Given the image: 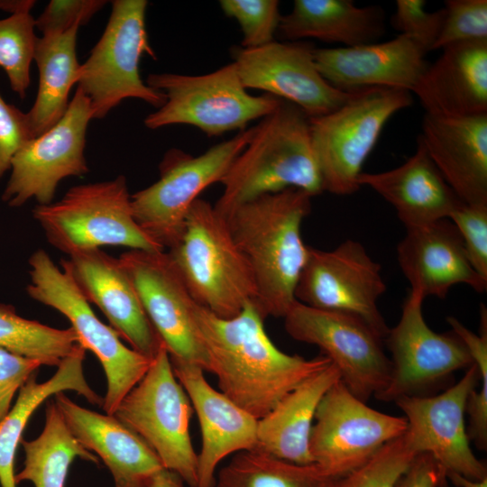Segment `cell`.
<instances>
[{
  "label": "cell",
  "instance_id": "cell-1",
  "mask_svg": "<svg viewBox=\"0 0 487 487\" xmlns=\"http://www.w3.org/2000/svg\"><path fill=\"white\" fill-rule=\"evenodd\" d=\"M192 317L220 391L260 419L289 391L332 363L326 355L307 359L280 350L264 329L253 301L222 318L193 303Z\"/></svg>",
  "mask_w": 487,
  "mask_h": 487
},
{
  "label": "cell",
  "instance_id": "cell-2",
  "mask_svg": "<svg viewBox=\"0 0 487 487\" xmlns=\"http://www.w3.org/2000/svg\"><path fill=\"white\" fill-rule=\"evenodd\" d=\"M311 198L301 189L287 188L248 201L225 217L253 270V303L264 318L284 317L296 301L308 253L301 225L310 213Z\"/></svg>",
  "mask_w": 487,
  "mask_h": 487
},
{
  "label": "cell",
  "instance_id": "cell-3",
  "mask_svg": "<svg viewBox=\"0 0 487 487\" xmlns=\"http://www.w3.org/2000/svg\"><path fill=\"white\" fill-rule=\"evenodd\" d=\"M220 183L224 191L214 207L224 217L265 194L291 188L311 197L324 192L311 144L309 117L281 99L255 125L251 140Z\"/></svg>",
  "mask_w": 487,
  "mask_h": 487
},
{
  "label": "cell",
  "instance_id": "cell-4",
  "mask_svg": "<svg viewBox=\"0 0 487 487\" xmlns=\"http://www.w3.org/2000/svg\"><path fill=\"white\" fill-rule=\"evenodd\" d=\"M168 253L194 302L216 316L235 317L255 300L251 265L209 202L198 198L192 204L181 238Z\"/></svg>",
  "mask_w": 487,
  "mask_h": 487
},
{
  "label": "cell",
  "instance_id": "cell-5",
  "mask_svg": "<svg viewBox=\"0 0 487 487\" xmlns=\"http://www.w3.org/2000/svg\"><path fill=\"white\" fill-rule=\"evenodd\" d=\"M49 244L70 255L105 245L164 251L135 222L123 175L70 188L61 199L32 211Z\"/></svg>",
  "mask_w": 487,
  "mask_h": 487
},
{
  "label": "cell",
  "instance_id": "cell-6",
  "mask_svg": "<svg viewBox=\"0 0 487 487\" xmlns=\"http://www.w3.org/2000/svg\"><path fill=\"white\" fill-rule=\"evenodd\" d=\"M411 92L372 87L357 90L336 110L309 118L311 144L323 190L345 196L358 191L367 157L387 122L411 106Z\"/></svg>",
  "mask_w": 487,
  "mask_h": 487
},
{
  "label": "cell",
  "instance_id": "cell-7",
  "mask_svg": "<svg viewBox=\"0 0 487 487\" xmlns=\"http://www.w3.org/2000/svg\"><path fill=\"white\" fill-rule=\"evenodd\" d=\"M146 84L166 96L164 105L143 121L152 130L188 124L207 136L240 132L270 115L281 101L269 94H249L234 62L204 75L150 74Z\"/></svg>",
  "mask_w": 487,
  "mask_h": 487
},
{
  "label": "cell",
  "instance_id": "cell-8",
  "mask_svg": "<svg viewBox=\"0 0 487 487\" xmlns=\"http://www.w3.org/2000/svg\"><path fill=\"white\" fill-rule=\"evenodd\" d=\"M29 265L27 294L64 315L78 344L97 357L107 381L103 409L114 415L124 397L145 374L152 360L124 345L117 333L99 320L69 270L62 265L60 269L43 249L31 255Z\"/></svg>",
  "mask_w": 487,
  "mask_h": 487
},
{
  "label": "cell",
  "instance_id": "cell-9",
  "mask_svg": "<svg viewBox=\"0 0 487 487\" xmlns=\"http://www.w3.org/2000/svg\"><path fill=\"white\" fill-rule=\"evenodd\" d=\"M255 126L240 131L198 156L170 149L160 163V178L131 195L133 218L163 250L181 238L192 204L210 185L221 181L251 140Z\"/></svg>",
  "mask_w": 487,
  "mask_h": 487
},
{
  "label": "cell",
  "instance_id": "cell-10",
  "mask_svg": "<svg viewBox=\"0 0 487 487\" xmlns=\"http://www.w3.org/2000/svg\"><path fill=\"white\" fill-rule=\"evenodd\" d=\"M193 412L162 345L114 416L155 452L163 468L179 474L189 487H196L198 454L189 434Z\"/></svg>",
  "mask_w": 487,
  "mask_h": 487
},
{
  "label": "cell",
  "instance_id": "cell-11",
  "mask_svg": "<svg viewBox=\"0 0 487 487\" xmlns=\"http://www.w3.org/2000/svg\"><path fill=\"white\" fill-rule=\"evenodd\" d=\"M146 0H114L106 29L81 64L78 88L90 102L93 119L104 118L123 100L136 98L160 108L165 95L144 83L143 54L156 60L145 28Z\"/></svg>",
  "mask_w": 487,
  "mask_h": 487
},
{
  "label": "cell",
  "instance_id": "cell-12",
  "mask_svg": "<svg viewBox=\"0 0 487 487\" xmlns=\"http://www.w3.org/2000/svg\"><path fill=\"white\" fill-rule=\"evenodd\" d=\"M284 327L295 340L317 345L338 369L341 381L366 402L389 384L391 362L382 338L363 319L317 309L296 300L285 315Z\"/></svg>",
  "mask_w": 487,
  "mask_h": 487
},
{
  "label": "cell",
  "instance_id": "cell-13",
  "mask_svg": "<svg viewBox=\"0 0 487 487\" xmlns=\"http://www.w3.org/2000/svg\"><path fill=\"white\" fill-rule=\"evenodd\" d=\"M386 290L381 267L354 240H345L333 250L308 246L295 298L317 309L355 316L382 339L389 327L378 300Z\"/></svg>",
  "mask_w": 487,
  "mask_h": 487
},
{
  "label": "cell",
  "instance_id": "cell-14",
  "mask_svg": "<svg viewBox=\"0 0 487 487\" xmlns=\"http://www.w3.org/2000/svg\"><path fill=\"white\" fill-rule=\"evenodd\" d=\"M309 436L313 463L344 477L407 429L404 417L370 408L337 381L317 408Z\"/></svg>",
  "mask_w": 487,
  "mask_h": 487
},
{
  "label": "cell",
  "instance_id": "cell-15",
  "mask_svg": "<svg viewBox=\"0 0 487 487\" xmlns=\"http://www.w3.org/2000/svg\"><path fill=\"white\" fill-rule=\"evenodd\" d=\"M487 379V363H473L455 385L436 396H405L394 402L405 414L403 439L415 455H432L446 475L487 479V469L473 454L465 427L466 403L479 381Z\"/></svg>",
  "mask_w": 487,
  "mask_h": 487
},
{
  "label": "cell",
  "instance_id": "cell-16",
  "mask_svg": "<svg viewBox=\"0 0 487 487\" xmlns=\"http://www.w3.org/2000/svg\"><path fill=\"white\" fill-rule=\"evenodd\" d=\"M91 119L90 102L77 88L62 118L14 154L2 200L12 207L32 198L38 205H48L52 203L60 180L87 173L85 146Z\"/></svg>",
  "mask_w": 487,
  "mask_h": 487
},
{
  "label": "cell",
  "instance_id": "cell-17",
  "mask_svg": "<svg viewBox=\"0 0 487 487\" xmlns=\"http://www.w3.org/2000/svg\"><path fill=\"white\" fill-rule=\"evenodd\" d=\"M424 298L410 291L402 306L398 324L389 329L385 341L391 353V375L386 389L376 398L391 402L418 393L446 380L473 360L463 341L454 333L438 334L426 323Z\"/></svg>",
  "mask_w": 487,
  "mask_h": 487
},
{
  "label": "cell",
  "instance_id": "cell-18",
  "mask_svg": "<svg viewBox=\"0 0 487 487\" xmlns=\"http://www.w3.org/2000/svg\"><path fill=\"white\" fill-rule=\"evenodd\" d=\"M314 45L307 41H277L231 51L243 86L290 102L309 118L331 113L357 91H343L329 84L318 71Z\"/></svg>",
  "mask_w": 487,
  "mask_h": 487
},
{
  "label": "cell",
  "instance_id": "cell-19",
  "mask_svg": "<svg viewBox=\"0 0 487 487\" xmlns=\"http://www.w3.org/2000/svg\"><path fill=\"white\" fill-rule=\"evenodd\" d=\"M119 260L170 358L207 371L205 349L192 317L194 300L168 252L128 250Z\"/></svg>",
  "mask_w": 487,
  "mask_h": 487
},
{
  "label": "cell",
  "instance_id": "cell-20",
  "mask_svg": "<svg viewBox=\"0 0 487 487\" xmlns=\"http://www.w3.org/2000/svg\"><path fill=\"white\" fill-rule=\"evenodd\" d=\"M60 260L81 294L108 319L132 349L152 360L163 345L149 320L119 258L99 248L80 251Z\"/></svg>",
  "mask_w": 487,
  "mask_h": 487
},
{
  "label": "cell",
  "instance_id": "cell-21",
  "mask_svg": "<svg viewBox=\"0 0 487 487\" xmlns=\"http://www.w3.org/2000/svg\"><path fill=\"white\" fill-rule=\"evenodd\" d=\"M427 52L414 37L399 34L383 42L315 48L314 58L322 77L340 90L384 87L412 92L428 65Z\"/></svg>",
  "mask_w": 487,
  "mask_h": 487
},
{
  "label": "cell",
  "instance_id": "cell-22",
  "mask_svg": "<svg viewBox=\"0 0 487 487\" xmlns=\"http://www.w3.org/2000/svg\"><path fill=\"white\" fill-rule=\"evenodd\" d=\"M170 360L199 422L202 441L196 487H215V473L224 458L255 449L258 419L214 389L200 366Z\"/></svg>",
  "mask_w": 487,
  "mask_h": 487
},
{
  "label": "cell",
  "instance_id": "cell-23",
  "mask_svg": "<svg viewBox=\"0 0 487 487\" xmlns=\"http://www.w3.org/2000/svg\"><path fill=\"white\" fill-rule=\"evenodd\" d=\"M397 261L410 291L424 299H445L457 284L479 293L487 289V280L471 265L462 238L448 218L406 229L397 245Z\"/></svg>",
  "mask_w": 487,
  "mask_h": 487
},
{
  "label": "cell",
  "instance_id": "cell-24",
  "mask_svg": "<svg viewBox=\"0 0 487 487\" xmlns=\"http://www.w3.org/2000/svg\"><path fill=\"white\" fill-rule=\"evenodd\" d=\"M418 139L463 203L487 205V114H425Z\"/></svg>",
  "mask_w": 487,
  "mask_h": 487
},
{
  "label": "cell",
  "instance_id": "cell-25",
  "mask_svg": "<svg viewBox=\"0 0 487 487\" xmlns=\"http://www.w3.org/2000/svg\"><path fill=\"white\" fill-rule=\"evenodd\" d=\"M68 427L110 471L115 487H150L163 468L155 452L114 415L83 408L63 392L54 395Z\"/></svg>",
  "mask_w": 487,
  "mask_h": 487
},
{
  "label": "cell",
  "instance_id": "cell-26",
  "mask_svg": "<svg viewBox=\"0 0 487 487\" xmlns=\"http://www.w3.org/2000/svg\"><path fill=\"white\" fill-rule=\"evenodd\" d=\"M412 93L425 114L468 116L487 114V40L442 49L427 65Z\"/></svg>",
  "mask_w": 487,
  "mask_h": 487
},
{
  "label": "cell",
  "instance_id": "cell-27",
  "mask_svg": "<svg viewBox=\"0 0 487 487\" xmlns=\"http://www.w3.org/2000/svg\"><path fill=\"white\" fill-rule=\"evenodd\" d=\"M357 182L390 203L406 229L446 219L463 203L418 137L416 152L404 163L381 172H362Z\"/></svg>",
  "mask_w": 487,
  "mask_h": 487
},
{
  "label": "cell",
  "instance_id": "cell-28",
  "mask_svg": "<svg viewBox=\"0 0 487 487\" xmlns=\"http://www.w3.org/2000/svg\"><path fill=\"white\" fill-rule=\"evenodd\" d=\"M340 379L331 363L285 395L258 419L254 450L298 464H314L309 436L315 413L325 393Z\"/></svg>",
  "mask_w": 487,
  "mask_h": 487
},
{
  "label": "cell",
  "instance_id": "cell-29",
  "mask_svg": "<svg viewBox=\"0 0 487 487\" xmlns=\"http://www.w3.org/2000/svg\"><path fill=\"white\" fill-rule=\"evenodd\" d=\"M277 32L289 41L317 39L354 47L377 42L385 32V15L378 5L359 7L352 0H295Z\"/></svg>",
  "mask_w": 487,
  "mask_h": 487
},
{
  "label": "cell",
  "instance_id": "cell-30",
  "mask_svg": "<svg viewBox=\"0 0 487 487\" xmlns=\"http://www.w3.org/2000/svg\"><path fill=\"white\" fill-rule=\"evenodd\" d=\"M86 349L78 345L58 366L51 378L38 383L33 374L20 389L15 403L0 422V487H17L15 455L25 427L36 409L49 397L72 391L90 403L101 405L103 400L91 389L84 375Z\"/></svg>",
  "mask_w": 487,
  "mask_h": 487
},
{
  "label": "cell",
  "instance_id": "cell-31",
  "mask_svg": "<svg viewBox=\"0 0 487 487\" xmlns=\"http://www.w3.org/2000/svg\"><path fill=\"white\" fill-rule=\"evenodd\" d=\"M78 28L38 37L33 57L39 72L38 90L27 112L34 138L56 124L69 107V95L78 81L81 66L77 58Z\"/></svg>",
  "mask_w": 487,
  "mask_h": 487
},
{
  "label": "cell",
  "instance_id": "cell-32",
  "mask_svg": "<svg viewBox=\"0 0 487 487\" xmlns=\"http://www.w3.org/2000/svg\"><path fill=\"white\" fill-rule=\"evenodd\" d=\"M24 461L15 482H31L34 487H65L69 466L76 457L98 464V457L86 449L67 426L56 402H48L45 424L38 437L23 440Z\"/></svg>",
  "mask_w": 487,
  "mask_h": 487
},
{
  "label": "cell",
  "instance_id": "cell-33",
  "mask_svg": "<svg viewBox=\"0 0 487 487\" xmlns=\"http://www.w3.org/2000/svg\"><path fill=\"white\" fill-rule=\"evenodd\" d=\"M340 478L316 464H298L251 450L236 453L220 469L215 487H336Z\"/></svg>",
  "mask_w": 487,
  "mask_h": 487
},
{
  "label": "cell",
  "instance_id": "cell-34",
  "mask_svg": "<svg viewBox=\"0 0 487 487\" xmlns=\"http://www.w3.org/2000/svg\"><path fill=\"white\" fill-rule=\"evenodd\" d=\"M78 345V335L71 326L54 328L20 317L11 305L0 304L1 348L58 367Z\"/></svg>",
  "mask_w": 487,
  "mask_h": 487
},
{
  "label": "cell",
  "instance_id": "cell-35",
  "mask_svg": "<svg viewBox=\"0 0 487 487\" xmlns=\"http://www.w3.org/2000/svg\"><path fill=\"white\" fill-rule=\"evenodd\" d=\"M35 28V18L30 13L0 20V68L21 99L26 96L30 85V67L38 40Z\"/></svg>",
  "mask_w": 487,
  "mask_h": 487
},
{
  "label": "cell",
  "instance_id": "cell-36",
  "mask_svg": "<svg viewBox=\"0 0 487 487\" xmlns=\"http://www.w3.org/2000/svg\"><path fill=\"white\" fill-rule=\"evenodd\" d=\"M416 455L407 447L402 435L340 478L336 487H396Z\"/></svg>",
  "mask_w": 487,
  "mask_h": 487
},
{
  "label": "cell",
  "instance_id": "cell-37",
  "mask_svg": "<svg viewBox=\"0 0 487 487\" xmlns=\"http://www.w3.org/2000/svg\"><path fill=\"white\" fill-rule=\"evenodd\" d=\"M223 13L234 19L242 31L241 46L254 49L275 41L280 21L277 0H221Z\"/></svg>",
  "mask_w": 487,
  "mask_h": 487
},
{
  "label": "cell",
  "instance_id": "cell-38",
  "mask_svg": "<svg viewBox=\"0 0 487 487\" xmlns=\"http://www.w3.org/2000/svg\"><path fill=\"white\" fill-rule=\"evenodd\" d=\"M444 9V23L432 51L459 42L487 40L486 0H447Z\"/></svg>",
  "mask_w": 487,
  "mask_h": 487
},
{
  "label": "cell",
  "instance_id": "cell-39",
  "mask_svg": "<svg viewBox=\"0 0 487 487\" xmlns=\"http://www.w3.org/2000/svg\"><path fill=\"white\" fill-rule=\"evenodd\" d=\"M448 219L462 238L471 265L487 280V205L462 203Z\"/></svg>",
  "mask_w": 487,
  "mask_h": 487
},
{
  "label": "cell",
  "instance_id": "cell-40",
  "mask_svg": "<svg viewBox=\"0 0 487 487\" xmlns=\"http://www.w3.org/2000/svg\"><path fill=\"white\" fill-rule=\"evenodd\" d=\"M426 5L424 0H397L391 24L400 34L414 37L430 51L441 32L445 9L428 12Z\"/></svg>",
  "mask_w": 487,
  "mask_h": 487
},
{
  "label": "cell",
  "instance_id": "cell-41",
  "mask_svg": "<svg viewBox=\"0 0 487 487\" xmlns=\"http://www.w3.org/2000/svg\"><path fill=\"white\" fill-rule=\"evenodd\" d=\"M480 333L477 335L468 329L455 317H447L446 320L454 332L464 344L467 350L469 346L477 341L487 343V310L484 305L481 307ZM469 351V350H468ZM465 413L469 416L470 427L468 436L475 446L485 450L487 447V389L481 387L470 394Z\"/></svg>",
  "mask_w": 487,
  "mask_h": 487
},
{
  "label": "cell",
  "instance_id": "cell-42",
  "mask_svg": "<svg viewBox=\"0 0 487 487\" xmlns=\"http://www.w3.org/2000/svg\"><path fill=\"white\" fill-rule=\"evenodd\" d=\"M107 2L105 0H51L35 19L41 36L62 34L86 24Z\"/></svg>",
  "mask_w": 487,
  "mask_h": 487
},
{
  "label": "cell",
  "instance_id": "cell-43",
  "mask_svg": "<svg viewBox=\"0 0 487 487\" xmlns=\"http://www.w3.org/2000/svg\"><path fill=\"white\" fill-rule=\"evenodd\" d=\"M33 138L27 113L0 95V179L10 170L14 154Z\"/></svg>",
  "mask_w": 487,
  "mask_h": 487
},
{
  "label": "cell",
  "instance_id": "cell-44",
  "mask_svg": "<svg viewBox=\"0 0 487 487\" xmlns=\"http://www.w3.org/2000/svg\"><path fill=\"white\" fill-rule=\"evenodd\" d=\"M41 365L0 347V422L11 410L15 394Z\"/></svg>",
  "mask_w": 487,
  "mask_h": 487
},
{
  "label": "cell",
  "instance_id": "cell-45",
  "mask_svg": "<svg viewBox=\"0 0 487 487\" xmlns=\"http://www.w3.org/2000/svg\"><path fill=\"white\" fill-rule=\"evenodd\" d=\"M446 479L445 472L432 455L421 453L413 458L396 487H441Z\"/></svg>",
  "mask_w": 487,
  "mask_h": 487
},
{
  "label": "cell",
  "instance_id": "cell-46",
  "mask_svg": "<svg viewBox=\"0 0 487 487\" xmlns=\"http://www.w3.org/2000/svg\"><path fill=\"white\" fill-rule=\"evenodd\" d=\"M184 483L179 474L162 468L152 476L150 487H184Z\"/></svg>",
  "mask_w": 487,
  "mask_h": 487
},
{
  "label": "cell",
  "instance_id": "cell-47",
  "mask_svg": "<svg viewBox=\"0 0 487 487\" xmlns=\"http://www.w3.org/2000/svg\"><path fill=\"white\" fill-rule=\"evenodd\" d=\"M35 3L33 0H0V10L9 12L12 14L30 13Z\"/></svg>",
  "mask_w": 487,
  "mask_h": 487
},
{
  "label": "cell",
  "instance_id": "cell-48",
  "mask_svg": "<svg viewBox=\"0 0 487 487\" xmlns=\"http://www.w3.org/2000/svg\"><path fill=\"white\" fill-rule=\"evenodd\" d=\"M446 478L458 487H487V479L474 481L455 473H447Z\"/></svg>",
  "mask_w": 487,
  "mask_h": 487
}]
</instances>
